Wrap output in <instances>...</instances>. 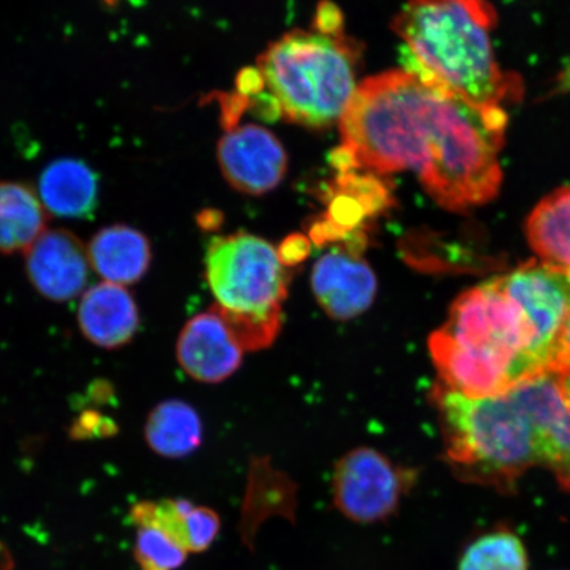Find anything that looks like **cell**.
Here are the masks:
<instances>
[{"label": "cell", "instance_id": "44dd1931", "mask_svg": "<svg viewBox=\"0 0 570 570\" xmlns=\"http://www.w3.org/2000/svg\"><path fill=\"white\" fill-rule=\"evenodd\" d=\"M458 570H530L523 540L508 525H498L470 541Z\"/></svg>", "mask_w": 570, "mask_h": 570}, {"label": "cell", "instance_id": "9c48e42d", "mask_svg": "<svg viewBox=\"0 0 570 570\" xmlns=\"http://www.w3.org/2000/svg\"><path fill=\"white\" fill-rule=\"evenodd\" d=\"M218 160L226 180L247 195H263L283 180L287 155L266 128L246 125L220 139Z\"/></svg>", "mask_w": 570, "mask_h": 570}, {"label": "cell", "instance_id": "7a4b0ae2", "mask_svg": "<svg viewBox=\"0 0 570 570\" xmlns=\"http://www.w3.org/2000/svg\"><path fill=\"white\" fill-rule=\"evenodd\" d=\"M428 346L443 386L469 397L548 374L529 317L498 276L462 294Z\"/></svg>", "mask_w": 570, "mask_h": 570}, {"label": "cell", "instance_id": "d6986e66", "mask_svg": "<svg viewBox=\"0 0 570 570\" xmlns=\"http://www.w3.org/2000/svg\"><path fill=\"white\" fill-rule=\"evenodd\" d=\"M525 233L539 261L570 277V185L552 191L534 206Z\"/></svg>", "mask_w": 570, "mask_h": 570}, {"label": "cell", "instance_id": "7c38bea8", "mask_svg": "<svg viewBox=\"0 0 570 570\" xmlns=\"http://www.w3.org/2000/svg\"><path fill=\"white\" fill-rule=\"evenodd\" d=\"M176 353L178 363L194 380L219 383L237 372L245 352L225 321L210 309L184 326Z\"/></svg>", "mask_w": 570, "mask_h": 570}, {"label": "cell", "instance_id": "30bf717a", "mask_svg": "<svg viewBox=\"0 0 570 570\" xmlns=\"http://www.w3.org/2000/svg\"><path fill=\"white\" fill-rule=\"evenodd\" d=\"M26 271L42 297L66 303L80 296L89 279L88 248L66 229L46 230L27 249Z\"/></svg>", "mask_w": 570, "mask_h": 570}, {"label": "cell", "instance_id": "4316f807", "mask_svg": "<svg viewBox=\"0 0 570 570\" xmlns=\"http://www.w3.org/2000/svg\"><path fill=\"white\" fill-rule=\"evenodd\" d=\"M560 394L570 407V366L562 367L553 373Z\"/></svg>", "mask_w": 570, "mask_h": 570}, {"label": "cell", "instance_id": "52a82bcc", "mask_svg": "<svg viewBox=\"0 0 570 570\" xmlns=\"http://www.w3.org/2000/svg\"><path fill=\"white\" fill-rule=\"evenodd\" d=\"M413 474L372 448H356L342 458L333 474V503L355 523L390 519L412 487Z\"/></svg>", "mask_w": 570, "mask_h": 570}, {"label": "cell", "instance_id": "5b68a950", "mask_svg": "<svg viewBox=\"0 0 570 570\" xmlns=\"http://www.w3.org/2000/svg\"><path fill=\"white\" fill-rule=\"evenodd\" d=\"M356 52L341 33L294 31L259 59L263 83L277 112L306 127H326L344 116L355 92Z\"/></svg>", "mask_w": 570, "mask_h": 570}, {"label": "cell", "instance_id": "ac0fdd59", "mask_svg": "<svg viewBox=\"0 0 570 570\" xmlns=\"http://www.w3.org/2000/svg\"><path fill=\"white\" fill-rule=\"evenodd\" d=\"M47 225L46 206L31 187L0 181V254L26 253Z\"/></svg>", "mask_w": 570, "mask_h": 570}, {"label": "cell", "instance_id": "5bb4252c", "mask_svg": "<svg viewBox=\"0 0 570 570\" xmlns=\"http://www.w3.org/2000/svg\"><path fill=\"white\" fill-rule=\"evenodd\" d=\"M77 318L85 338L107 351L130 344L140 325L138 305L130 292L107 282L85 292Z\"/></svg>", "mask_w": 570, "mask_h": 570}, {"label": "cell", "instance_id": "d4e9b609", "mask_svg": "<svg viewBox=\"0 0 570 570\" xmlns=\"http://www.w3.org/2000/svg\"><path fill=\"white\" fill-rule=\"evenodd\" d=\"M90 401L96 405L116 402V390L107 381H96L89 389Z\"/></svg>", "mask_w": 570, "mask_h": 570}, {"label": "cell", "instance_id": "83f0119b", "mask_svg": "<svg viewBox=\"0 0 570 570\" xmlns=\"http://www.w3.org/2000/svg\"><path fill=\"white\" fill-rule=\"evenodd\" d=\"M556 91L561 92V95L570 92V62L562 69L558 83H556Z\"/></svg>", "mask_w": 570, "mask_h": 570}, {"label": "cell", "instance_id": "277c9868", "mask_svg": "<svg viewBox=\"0 0 570 570\" xmlns=\"http://www.w3.org/2000/svg\"><path fill=\"white\" fill-rule=\"evenodd\" d=\"M434 401L444 426L445 459L461 481L510 494L525 472L539 466L538 425L517 387L469 397L441 386Z\"/></svg>", "mask_w": 570, "mask_h": 570}, {"label": "cell", "instance_id": "cb8c5ba5", "mask_svg": "<svg viewBox=\"0 0 570 570\" xmlns=\"http://www.w3.org/2000/svg\"><path fill=\"white\" fill-rule=\"evenodd\" d=\"M279 253L283 265H295L305 258V254L308 253V240L301 235H295L287 240L285 247Z\"/></svg>", "mask_w": 570, "mask_h": 570}, {"label": "cell", "instance_id": "ba28073f", "mask_svg": "<svg viewBox=\"0 0 570 570\" xmlns=\"http://www.w3.org/2000/svg\"><path fill=\"white\" fill-rule=\"evenodd\" d=\"M508 294L522 306L537 333L541 360L552 374L562 330L570 313V277L547 263H527L498 276Z\"/></svg>", "mask_w": 570, "mask_h": 570}, {"label": "cell", "instance_id": "484cf974", "mask_svg": "<svg viewBox=\"0 0 570 570\" xmlns=\"http://www.w3.org/2000/svg\"><path fill=\"white\" fill-rule=\"evenodd\" d=\"M570 366V313L562 330L558 354H556V361L552 370V374L558 372L562 367Z\"/></svg>", "mask_w": 570, "mask_h": 570}, {"label": "cell", "instance_id": "ffe728a7", "mask_svg": "<svg viewBox=\"0 0 570 570\" xmlns=\"http://www.w3.org/2000/svg\"><path fill=\"white\" fill-rule=\"evenodd\" d=\"M145 436L156 454L167 459L187 458L202 445V419L188 403L163 402L149 413Z\"/></svg>", "mask_w": 570, "mask_h": 570}, {"label": "cell", "instance_id": "6da1fadb", "mask_svg": "<svg viewBox=\"0 0 570 570\" xmlns=\"http://www.w3.org/2000/svg\"><path fill=\"white\" fill-rule=\"evenodd\" d=\"M508 125L503 107L474 104L409 69L391 70L355 89L332 161L342 173L411 170L441 208L469 212L501 190Z\"/></svg>", "mask_w": 570, "mask_h": 570}, {"label": "cell", "instance_id": "e0dca14e", "mask_svg": "<svg viewBox=\"0 0 570 570\" xmlns=\"http://www.w3.org/2000/svg\"><path fill=\"white\" fill-rule=\"evenodd\" d=\"M40 198L57 217L85 219L95 214L99 183L95 170L80 159L55 160L42 170Z\"/></svg>", "mask_w": 570, "mask_h": 570}, {"label": "cell", "instance_id": "8fae6325", "mask_svg": "<svg viewBox=\"0 0 570 570\" xmlns=\"http://www.w3.org/2000/svg\"><path fill=\"white\" fill-rule=\"evenodd\" d=\"M313 294L327 316L346 321L373 305L377 283L374 271L353 252L327 253L316 262L311 276Z\"/></svg>", "mask_w": 570, "mask_h": 570}, {"label": "cell", "instance_id": "7402d4cb", "mask_svg": "<svg viewBox=\"0 0 570 570\" xmlns=\"http://www.w3.org/2000/svg\"><path fill=\"white\" fill-rule=\"evenodd\" d=\"M134 554L139 570H178L189 552L167 532L153 525H139Z\"/></svg>", "mask_w": 570, "mask_h": 570}, {"label": "cell", "instance_id": "9a60e30c", "mask_svg": "<svg viewBox=\"0 0 570 570\" xmlns=\"http://www.w3.org/2000/svg\"><path fill=\"white\" fill-rule=\"evenodd\" d=\"M135 527L153 525L167 532L189 553L208 551L220 531L216 511L187 499H161L135 504L130 511Z\"/></svg>", "mask_w": 570, "mask_h": 570}, {"label": "cell", "instance_id": "4fadbf2b", "mask_svg": "<svg viewBox=\"0 0 570 570\" xmlns=\"http://www.w3.org/2000/svg\"><path fill=\"white\" fill-rule=\"evenodd\" d=\"M540 436V465L550 470L559 487L570 493V407L553 374L518 384Z\"/></svg>", "mask_w": 570, "mask_h": 570}, {"label": "cell", "instance_id": "f1b7e54d", "mask_svg": "<svg viewBox=\"0 0 570 570\" xmlns=\"http://www.w3.org/2000/svg\"><path fill=\"white\" fill-rule=\"evenodd\" d=\"M102 2L107 6H116L119 2V0H102Z\"/></svg>", "mask_w": 570, "mask_h": 570}, {"label": "cell", "instance_id": "8992f818", "mask_svg": "<svg viewBox=\"0 0 570 570\" xmlns=\"http://www.w3.org/2000/svg\"><path fill=\"white\" fill-rule=\"evenodd\" d=\"M206 279L220 311L244 317L282 316L288 273L265 239L247 233L214 238L206 253Z\"/></svg>", "mask_w": 570, "mask_h": 570}, {"label": "cell", "instance_id": "2e32d148", "mask_svg": "<svg viewBox=\"0 0 570 570\" xmlns=\"http://www.w3.org/2000/svg\"><path fill=\"white\" fill-rule=\"evenodd\" d=\"M90 266L107 283L131 285L145 277L153 261L151 244L127 225L104 227L89 242Z\"/></svg>", "mask_w": 570, "mask_h": 570}, {"label": "cell", "instance_id": "3957f363", "mask_svg": "<svg viewBox=\"0 0 570 570\" xmlns=\"http://www.w3.org/2000/svg\"><path fill=\"white\" fill-rule=\"evenodd\" d=\"M488 0H410L392 28L410 51L407 68L463 98L502 107L523 96V83L497 60Z\"/></svg>", "mask_w": 570, "mask_h": 570}, {"label": "cell", "instance_id": "603a6c76", "mask_svg": "<svg viewBox=\"0 0 570 570\" xmlns=\"http://www.w3.org/2000/svg\"><path fill=\"white\" fill-rule=\"evenodd\" d=\"M117 433V423L95 410L82 412L69 430L70 439L76 441L107 439L116 436Z\"/></svg>", "mask_w": 570, "mask_h": 570}]
</instances>
